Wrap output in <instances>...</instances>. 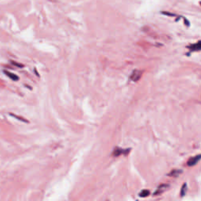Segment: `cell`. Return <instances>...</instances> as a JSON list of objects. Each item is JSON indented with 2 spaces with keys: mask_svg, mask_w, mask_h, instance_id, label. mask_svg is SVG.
<instances>
[{
  "mask_svg": "<svg viewBox=\"0 0 201 201\" xmlns=\"http://www.w3.org/2000/svg\"><path fill=\"white\" fill-rule=\"evenodd\" d=\"M5 72V74L9 77V78H10L12 80H14V81H17V80H18L19 79V77L17 75H15V74H13V73H11V72H6V71H5L4 72Z\"/></svg>",
  "mask_w": 201,
  "mask_h": 201,
  "instance_id": "cell-7",
  "label": "cell"
},
{
  "mask_svg": "<svg viewBox=\"0 0 201 201\" xmlns=\"http://www.w3.org/2000/svg\"><path fill=\"white\" fill-rule=\"evenodd\" d=\"M169 188V185L167 184H162L160 185L157 189L155 191V193H153V196H160L161 195L162 193H164V192H166L167 190V189Z\"/></svg>",
  "mask_w": 201,
  "mask_h": 201,
  "instance_id": "cell-1",
  "label": "cell"
},
{
  "mask_svg": "<svg viewBox=\"0 0 201 201\" xmlns=\"http://www.w3.org/2000/svg\"><path fill=\"white\" fill-rule=\"evenodd\" d=\"M201 156L200 155H197L196 156H193L192 158H190L188 162H187V165L189 166V167H193V166H195L200 160Z\"/></svg>",
  "mask_w": 201,
  "mask_h": 201,
  "instance_id": "cell-3",
  "label": "cell"
},
{
  "mask_svg": "<svg viewBox=\"0 0 201 201\" xmlns=\"http://www.w3.org/2000/svg\"><path fill=\"white\" fill-rule=\"evenodd\" d=\"M149 194H150V192L149 190L145 189V190H142L138 195H139L140 197H147L149 196Z\"/></svg>",
  "mask_w": 201,
  "mask_h": 201,
  "instance_id": "cell-8",
  "label": "cell"
},
{
  "mask_svg": "<svg viewBox=\"0 0 201 201\" xmlns=\"http://www.w3.org/2000/svg\"><path fill=\"white\" fill-rule=\"evenodd\" d=\"M186 192H187V184L185 183V184L182 186V189H181V197H184V196L186 195Z\"/></svg>",
  "mask_w": 201,
  "mask_h": 201,
  "instance_id": "cell-9",
  "label": "cell"
},
{
  "mask_svg": "<svg viewBox=\"0 0 201 201\" xmlns=\"http://www.w3.org/2000/svg\"><path fill=\"white\" fill-rule=\"evenodd\" d=\"M188 48L190 49L191 51H199V50H200V41H198L197 43L193 44L191 46H189Z\"/></svg>",
  "mask_w": 201,
  "mask_h": 201,
  "instance_id": "cell-5",
  "label": "cell"
},
{
  "mask_svg": "<svg viewBox=\"0 0 201 201\" xmlns=\"http://www.w3.org/2000/svg\"><path fill=\"white\" fill-rule=\"evenodd\" d=\"M182 173V171L180 170V169H174L171 172H170L168 174V176L169 177H178Z\"/></svg>",
  "mask_w": 201,
  "mask_h": 201,
  "instance_id": "cell-6",
  "label": "cell"
},
{
  "mask_svg": "<svg viewBox=\"0 0 201 201\" xmlns=\"http://www.w3.org/2000/svg\"><path fill=\"white\" fill-rule=\"evenodd\" d=\"M142 72L139 71V70H134L131 75V79L134 82H137L138 80H139L142 77Z\"/></svg>",
  "mask_w": 201,
  "mask_h": 201,
  "instance_id": "cell-2",
  "label": "cell"
},
{
  "mask_svg": "<svg viewBox=\"0 0 201 201\" xmlns=\"http://www.w3.org/2000/svg\"><path fill=\"white\" fill-rule=\"evenodd\" d=\"M130 149H121V148H116L115 149H114V151H113V156H120V155H122V154H127V153H128L129 152H130Z\"/></svg>",
  "mask_w": 201,
  "mask_h": 201,
  "instance_id": "cell-4",
  "label": "cell"
}]
</instances>
